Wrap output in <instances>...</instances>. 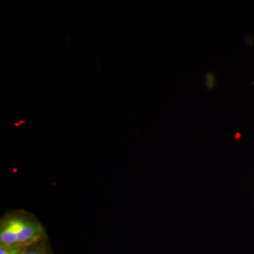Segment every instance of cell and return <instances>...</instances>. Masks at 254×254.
Here are the masks:
<instances>
[{"label":"cell","instance_id":"3957f363","mask_svg":"<svg viewBox=\"0 0 254 254\" xmlns=\"http://www.w3.org/2000/svg\"><path fill=\"white\" fill-rule=\"evenodd\" d=\"M28 247L0 246V254H26Z\"/></svg>","mask_w":254,"mask_h":254},{"label":"cell","instance_id":"7a4b0ae2","mask_svg":"<svg viewBox=\"0 0 254 254\" xmlns=\"http://www.w3.org/2000/svg\"><path fill=\"white\" fill-rule=\"evenodd\" d=\"M26 254H54L52 252L48 239L28 247Z\"/></svg>","mask_w":254,"mask_h":254},{"label":"cell","instance_id":"6da1fadb","mask_svg":"<svg viewBox=\"0 0 254 254\" xmlns=\"http://www.w3.org/2000/svg\"><path fill=\"white\" fill-rule=\"evenodd\" d=\"M46 239L43 224L25 210L7 212L0 220V246L29 247Z\"/></svg>","mask_w":254,"mask_h":254}]
</instances>
